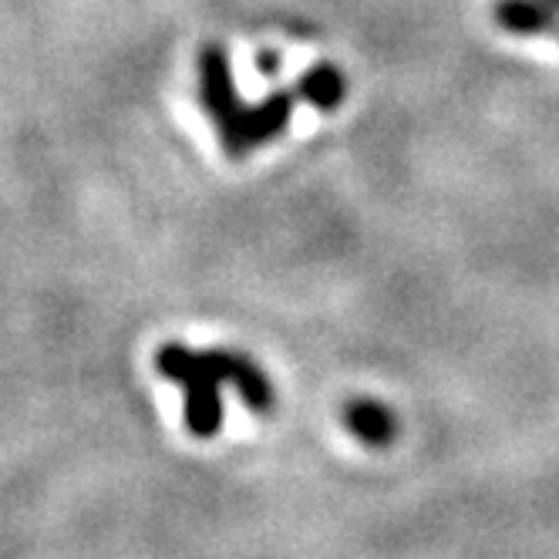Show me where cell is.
Masks as SVG:
<instances>
[{"instance_id": "cell-1", "label": "cell", "mask_w": 559, "mask_h": 559, "mask_svg": "<svg viewBox=\"0 0 559 559\" xmlns=\"http://www.w3.org/2000/svg\"><path fill=\"white\" fill-rule=\"evenodd\" d=\"M155 371L182 388V394H186L182 418H186L189 435L216 438L223 428V402H219L223 384L210 371L206 357L179 341H169L155 350Z\"/></svg>"}, {"instance_id": "cell-2", "label": "cell", "mask_w": 559, "mask_h": 559, "mask_svg": "<svg viewBox=\"0 0 559 559\" xmlns=\"http://www.w3.org/2000/svg\"><path fill=\"white\" fill-rule=\"evenodd\" d=\"M210 371L216 374L219 384H229L233 391H239L243 397V405L257 415H270L273 405H276V388L273 381L266 378V371L253 361L247 354H236V350H223V347H213V350H203Z\"/></svg>"}, {"instance_id": "cell-3", "label": "cell", "mask_w": 559, "mask_h": 559, "mask_svg": "<svg viewBox=\"0 0 559 559\" xmlns=\"http://www.w3.org/2000/svg\"><path fill=\"white\" fill-rule=\"evenodd\" d=\"M344 425H347V431L357 438V442H365L371 449L391 445L394 435H397V421H394L391 408L374 402V397H354V402H347Z\"/></svg>"}, {"instance_id": "cell-4", "label": "cell", "mask_w": 559, "mask_h": 559, "mask_svg": "<svg viewBox=\"0 0 559 559\" xmlns=\"http://www.w3.org/2000/svg\"><path fill=\"white\" fill-rule=\"evenodd\" d=\"M300 98H307L313 108H324V111H334L344 98V78L334 71V68H313L304 82H300Z\"/></svg>"}]
</instances>
